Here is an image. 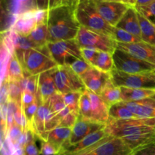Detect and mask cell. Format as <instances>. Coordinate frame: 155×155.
<instances>
[{
    "instance_id": "6da1fadb",
    "label": "cell",
    "mask_w": 155,
    "mask_h": 155,
    "mask_svg": "<svg viewBox=\"0 0 155 155\" xmlns=\"http://www.w3.org/2000/svg\"><path fill=\"white\" fill-rule=\"evenodd\" d=\"M104 130L108 136L122 139L135 152L155 140V118L109 119Z\"/></svg>"
},
{
    "instance_id": "2e32d148",
    "label": "cell",
    "mask_w": 155,
    "mask_h": 155,
    "mask_svg": "<svg viewBox=\"0 0 155 155\" xmlns=\"http://www.w3.org/2000/svg\"><path fill=\"white\" fill-rule=\"evenodd\" d=\"M81 79L87 90L100 95L106 83L110 80V73H105L94 67H91Z\"/></svg>"
},
{
    "instance_id": "1f68e13d",
    "label": "cell",
    "mask_w": 155,
    "mask_h": 155,
    "mask_svg": "<svg viewBox=\"0 0 155 155\" xmlns=\"http://www.w3.org/2000/svg\"><path fill=\"white\" fill-rule=\"evenodd\" d=\"M113 39L117 42H122V43H134V42L142 41L140 38L117 27H114V29Z\"/></svg>"
},
{
    "instance_id": "8992f818",
    "label": "cell",
    "mask_w": 155,
    "mask_h": 155,
    "mask_svg": "<svg viewBox=\"0 0 155 155\" xmlns=\"http://www.w3.org/2000/svg\"><path fill=\"white\" fill-rule=\"evenodd\" d=\"M60 120L51 110L47 103H40L35 114L30 131L36 138L47 142L48 135L51 130L59 127Z\"/></svg>"
},
{
    "instance_id": "ee69618b",
    "label": "cell",
    "mask_w": 155,
    "mask_h": 155,
    "mask_svg": "<svg viewBox=\"0 0 155 155\" xmlns=\"http://www.w3.org/2000/svg\"><path fill=\"white\" fill-rule=\"evenodd\" d=\"M101 1L105 2H122L121 0H101Z\"/></svg>"
},
{
    "instance_id": "d6986e66",
    "label": "cell",
    "mask_w": 155,
    "mask_h": 155,
    "mask_svg": "<svg viewBox=\"0 0 155 155\" xmlns=\"http://www.w3.org/2000/svg\"><path fill=\"white\" fill-rule=\"evenodd\" d=\"M115 27L122 29L137 37L141 38L142 32H141V26L139 23L138 12L136 8L130 7L125 15H124L117 25Z\"/></svg>"
},
{
    "instance_id": "7402d4cb",
    "label": "cell",
    "mask_w": 155,
    "mask_h": 155,
    "mask_svg": "<svg viewBox=\"0 0 155 155\" xmlns=\"http://www.w3.org/2000/svg\"><path fill=\"white\" fill-rule=\"evenodd\" d=\"M99 95L109 107L123 101L120 88L115 86L110 78L103 88Z\"/></svg>"
},
{
    "instance_id": "44dd1931",
    "label": "cell",
    "mask_w": 155,
    "mask_h": 155,
    "mask_svg": "<svg viewBox=\"0 0 155 155\" xmlns=\"http://www.w3.org/2000/svg\"><path fill=\"white\" fill-rule=\"evenodd\" d=\"M24 79H25V76H24L22 65L20 63L15 52H14L11 55L7 71H6L5 77L3 81L5 80L8 82H20L21 83Z\"/></svg>"
},
{
    "instance_id": "7bdbcfd3",
    "label": "cell",
    "mask_w": 155,
    "mask_h": 155,
    "mask_svg": "<svg viewBox=\"0 0 155 155\" xmlns=\"http://www.w3.org/2000/svg\"><path fill=\"white\" fill-rule=\"evenodd\" d=\"M122 2L125 3L126 5H129L130 7H134L136 8V3H137V0H121Z\"/></svg>"
},
{
    "instance_id": "74e56055",
    "label": "cell",
    "mask_w": 155,
    "mask_h": 155,
    "mask_svg": "<svg viewBox=\"0 0 155 155\" xmlns=\"http://www.w3.org/2000/svg\"><path fill=\"white\" fill-rule=\"evenodd\" d=\"M98 51H100V50L92 48H81V53L83 59L86 60L91 65H92V61H93L94 58H95Z\"/></svg>"
},
{
    "instance_id": "ab89813d",
    "label": "cell",
    "mask_w": 155,
    "mask_h": 155,
    "mask_svg": "<svg viewBox=\"0 0 155 155\" xmlns=\"http://www.w3.org/2000/svg\"><path fill=\"white\" fill-rule=\"evenodd\" d=\"M58 151L48 142L42 141L41 142V155H57Z\"/></svg>"
},
{
    "instance_id": "4316f807",
    "label": "cell",
    "mask_w": 155,
    "mask_h": 155,
    "mask_svg": "<svg viewBox=\"0 0 155 155\" xmlns=\"http://www.w3.org/2000/svg\"><path fill=\"white\" fill-rule=\"evenodd\" d=\"M129 109L139 118H155V107L139 101H124Z\"/></svg>"
},
{
    "instance_id": "8d00e7d4",
    "label": "cell",
    "mask_w": 155,
    "mask_h": 155,
    "mask_svg": "<svg viewBox=\"0 0 155 155\" xmlns=\"http://www.w3.org/2000/svg\"><path fill=\"white\" fill-rule=\"evenodd\" d=\"M36 136H33L24 147V155H40V150L36 144Z\"/></svg>"
},
{
    "instance_id": "b9f144b4",
    "label": "cell",
    "mask_w": 155,
    "mask_h": 155,
    "mask_svg": "<svg viewBox=\"0 0 155 155\" xmlns=\"http://www.w3.org/2000/svg\"><path fill=\"white\" fill-rule=\"evenodd\" d=\"M154 1V0H137V3H136V8L146 5L150 4V3Z\"/></svg>"
},
{
    "instance_id": "7a4b0ae2",
    "label": "cell",
    "mask_w": 155,
    "mask_h": 155,
    "mask_svg": "<svg viewBox=\"0 0 155 155\" xmlns=\"http://www.w3.org/2000/svg\"><path fill=\"white\" fill-rule=\"evenodd\" d=\"M47 26L50 42L75 39L80 25L77 21L74 8L60 5L48 11Z\"/></svg>"
},
{
    "instance_id": "8fae6325",
    "label": "cell",
    "mask_w": 155,
    "mask_h": 155,
    "mask_svg": "<svg viewBox=\"0 0 155 155\" xmlns=\"http://www.w3.org/2000/svg\"><path fill=\"white\" fill-rule=\"evenodd\" d=\"M134 152L124 141L113 136H107L87 151L78 155H133Z\"/></svg>"
},
{
    "instance_id": "e575fe53",
    "label": "cell",
    "mask_w": 155,
    "mask_h": 155,
    "mask_svg": "<svg viewBox=\"0 0 155 155\" xmlns=\"http://www.w3.org/2000/svg\"><path fill=\"white\" fill-rule=\"evenodd\" d=\"M69 66H71V68L74 70V71L77 75L81 77V76H83L92 67V65L83 58L77 59V60L73 62Z\"/></svg>"
},
{
    "instance_id": "30bf717a",
    "label": "cell",
    "mask_w": 155,
    "mask_h": 155,
    "mask_svg": "<svg viewBox=\"0 0 155 155\" xmlns=\"http://www.w3.org/2000/svg\"><path fill=\"white\" fill-rule=\"evenodd\" d=\"M114 69L128 74H141L155 71V66L117 48L113 53Z\"/></svg>"
},
{
    "instance_id": "52a82bcc",
    "label": "cell",
    "mask_w": 155,
    "mask_h": 155,
    "mask_svg": "<svg viewBox=\"0 0 155 155\" xmlns=\"http://www.w3.org/2000/svg\"><path fill=\"white\" fill-rule=\"evenodd\" d=\"M75 39L80 48H92L111 54L117 48V42L112 37L82 26Z\"/></svg>"
},
{
    "instance_id": "277c9868",
    "label": "cell",
    "mask_w": 155,
    "mask_h": 155,
    "mask_svg": "<svg viewBox=\"0 0 155 155\" xmlns=\"http://www.w3.org/2000/svg\"><path fill=\"white\" fill-rule=\"evenodd\" d=\"M74 14L80 26L113 38L114 27L101 17L95 0H86L78 3L74 8Z\"/></svg>"
},
{
    "instance_id": "7c38bea8",
    "label": "cell",
    "mask_w": 155,
    "mask_h": 155,
    "mask_svg": "<svg viewBox=\"0 0 155 155\" xmlns=\"http://www.w3.org/2000/svg\"><path fill=\"white\" fill-rule=\"evenodd\" d=\"M48 11L30 9L19 14L10 29L27 36L37 25L47 23Z\"/></svg>"
},
{
    "instance_id": "d4e9b609",
    "label": "cell",
    "mask_w": 155,
    "mask_h": 155,
    "mask_svg": "<svg viewBox=\"0 0 155 155\" xmlns=\"http://www.w3.org/2000/svg\"><path fill=\"white\" fill-rule=\"evenodd\" d=\"M92 66L105 73H110L114 69L113 54L98 51L92 63Z\"/></svg>"
},
{
    "instance_id": "5bb4252c",
    "label": "cell",
    "mask_w": 155,
    "mask_h": 155,
    "mask_svg": "<svg viewBox=\"0 0 155 155\" xmlns=\"http://www.w3.org/2000/svg\"><path fill=\"white\" fill-rule=\"evenodd\" d=\"M97 9L103 18L115 27L127 12L130 6L122 2H105L95 0Z\"/></svg>"
},
{
    "instance_id": "ffe728a7",
    "label": "cell",
    "mask_w": 155,
    "mask_h": 155,
    "mask_svg": "<svg viewBox=\"0 0 155 155\" xmlns=\"http://www.w3.org/2000/svg\"><path fill=\"white\" fill-rule=\"evenodd\" d=\"M71 132H72V128L62 127H56L48 133L47 142H49L59 153L69 139Z\"/></svg>"
},
{
    "instance_id": "3957f363",
    "label": "cell",
    "mask_w": 155,
    "mask_h": 155,
    "mask_svg": "<svg viewBox=\"0 0 155 155\" xmlns=\"http://www.w3.org/2000/svg\"><path fill=\"white\" fill-rule=\"evenodd\" d=\"M15 52L22 65L25 78L39 75L58 67L47 45L33 46L28 49Z\"/></svg>"
},
{
    "instance_id": "9c48e42d",
    "label": "cell",
    "mask_w": 155,
    "mask_h": 155,
    "mask_svg": "<svg viewBox=\"0 0 155 155\" xmlns=\"http://www.w3.org/2000/svg\"><path fill=\"white\" fill-rule=\"evenodd\" d=\"M54 78L58 92L62 95L70 92H83L86 89L81 77L69 65L55 68Z\"/></svg>"
},
{
    "instance_id": "f1b7e54d",
    "label": "cell",
    "mask_w": 155,
    "mask_h": 155,
    "mask_svg": "<svg viewBox=\"0 0 155 155\" xmlns=\"http://www.w3.org/2000/svg\"><path fill=\"white\" fill-rule=\"evenodd\" d=\"M138 16L141 26L142 40L155 46V25L139 12H138Z\"/></svg>"
},
{
    "instance_id": "ac0fdd59",
    "label": "cell",
    "mask_w": 155,
    "mask_h": 155,
    "mask_svg": "<svg viewBox=\"0 0 155 155\" xmlns=\"http://www.w3.org/2000/svg\"><path fill=\"white\" fill-rule=\"evenodd\" d=\"M87 91L90 98L89 120L106 125L109 120V106L99 95Z\"/></svg>"
},
{
    "instance_id": "cb8c5ba5",
    "label": "cell",
    "mask_w": 155,
    "mask_h": 155,
    "mask_svg": "<svg viewBox=\"0 0 155 155\" xmlns=\"http://www.w3.org/2000/svg\"><path fill=\"white\" fill-rule=\"evenodd\" d=\"M121 89L123 101H138L154 95V89H130L127 87H120Z\"/></svg>"
},
{
    "instance_id": "ba28073f",
    "label": "cell",
    "mask_w": 155,
    "mask_h": 155,
    "mask_svg": "<svg viewBox=\"0 0 155 155\" xmlns=\"http://www.w3.org/2000/svg\"><path fill=\"white\" fill-rule=\"evenodd\" d=\"M47 45L58 66L71 65L77 59L83 58L76 39L49 42Z\"/></svg>"
},
{
    "instance_id": "f35d334b",
    "label": "cell",
    "mask_w": 155,
    "mask_h": 155,
    "mask_svg": "<svg viewBox=\"0 0 155 155\" xmlns=\"http://www.w3.org/2000/svg\"><path fill=\"white\" fill-rule=\"evenodd\" d=\"M133 155H155V140L135 151Z\"/></svg>"
},
{
    "instance_id": "603a6c76",
    "label": "cell",
    "mask_w": 155,
    "mask_h": 155,
    "mask_svg": "<svg viewBox=\"0 0 155 155\" xmlns=\"http://www.w3.org/2000/svg\"><path fill=\"white\" fill-rule=\"evenodd\" d=\"M27 37L34 46H42V45H48V42H50V36L47 23L36 26Z\"/></svg>"
},
{
    "instance_id": "f6af8a7d",
    "label": "cell",
    "mask_w": 155,
    "mask_h": 155,
    "mask_svg": "<svg viewBox=\"0 0 155 155\" xmlns=\"http://www.w3.org/2000/svg\"><path fill=\"white\" fill-rule=\"evenodd\" d=\"M84 1H86V0H79V3L81 2H84Z\"/></svg>"
},
{
    "instance_id": "d6a6232c",
    "label": "cell",
    "mask_w": 155,
    "mask_h": 155,
    "mask_svg": "<svg viewBox=\"0 0 155 155\" xmlns=\"http://www.w3.org/2000/svg\"><path fill=\"white\" fill-rule=\"evenodd\" d=\"M37 85H38V75L30 76V77H26L22 82L23 91H26L33 95H36L37 93Z\"/></svg>"
},
{
    "instance_id": "836d02e7",
    "label": "cell",
    "mask_w": 155,
    "mask_h": 155,
    "mask_svg": "<svg viewBox=\"0 0 155 155\" xmlns=\"http://www.w3.org/2000/svg\"><path fill=\"white\" fill-rule=\"evenodd\" d=\"M136 10L142 14L148 21L155 25V0L146 5L136 8Z\"/></svg>"
},
{
    "instance_id": "d590c367",
    "label": "cell",
    "mask_w": 155,
    "mask_h": 155,
    "mask_svg": "<svg viewBox=\"0 0 155 155\" xmlns=\"http://www.w3.org/2000/svg\"><path fill=\"white\" fill-rule=\"evenodd\" d=\"M32 8L41 11H48L54 6L55 0H31Z\"/></svg>"
},
{
    "instance_id": "f546056e",
    "label": "cell",
    "mask_w": 155,
    "mask_h": 155,
    "mask_svg": "<svg viewBox=\"0 0 155 155\" xmlns=\"http://www.w3.org/2000/svg\"><path fill=\"white\" fill-rule=\"evenodd\" d=\"M82 92H70L64 94V100L67 107L69 109L70 112L74 116L78 117L80 114V101Z\"/></svg>"
},
{
    "instance_id": "9a60e30c",
    "label": "cell",
    "mask_w": 155,
    "mask_h": 155,
    "mask_svg": "<svg viewBox=\"0 0 155 155\" xmlns=\"http://www.w3.org/2000/svg\"><path fill=\"white\" fill-rule=\"evenodd\" d=\"M117 48L155 66V46L154 45L143 41L134 43L117 42Z\"/></svg>"
},
{
    "instance_id": "484cf974",
    "label": "cell",
    "mask_w": 155,
    "mask_h": 155,
    "mask_svg": "<svg viewBox=\"0 0 155 155\" xmlns=\"http://www.w3.org/2000/svg\"><path fill=\"white\" fill-rule=\"evenodd\" d=\"M46 103L48 104L51 110L57 115V117L60 120V122L63 118H64L71 113L69 109L67 107L65 104L63 95L59 92L53 95Z\"/></svg>"
},
{
    "instance_id": "4dcf8cb0",
    "label": "cell",
    "mask_w": 155,
    "mask_h": 155,
    "mask_svg": "<svg viewBox=\"0 0 155 155\" xmlns=\"http://www.w3.org/2000/svg\"><path fill=\"white\" fill-rule=\"evenodd\" d=\"M23 89L20 82H8V101L21 106Z\"/></svg>"
},
{
    "instance_id": "e0dca14e",
    "label": "cell",
    "mask_w": 155,
    "mask_h": 155,
    "mask_svg": "<svg viewBox=\"0 0 155 155\" xmlns=\"http://www.w3.org/2000/svg\"><path fill=\"white\" fill-rule=\"evenodd\" d=\"M54 69L55 68H53L50 71H47L38 75L36 95L42 104L46 103L53 95L58 92L54 82Z\"/></svg>"
},
{
    "instance_id": "83f0119b",
    "label": "cell",
    "mask_w": 155,
    "mask_h": 155,
    "mask_svg": "<svg viewBox=\"0 0 155 155\" xmlns=\"http://www.w3.org/2000/svg\"><path fill=\"white\" fill-rule=\"evenodd\" d=\"M139 118L127 107L124 101L113 104L109 107V119L116 120H130Z\"/></svg>"
},
{
    "instance_id": "5b68a950",
    "label": "cell",
    "mask_w": 155,
    "mask_h": 155,
    "mask_svg": "<svg viewBox=\"0 0 155 155\" xmlns=\"http://www.w3.org/2000/svg\"><path fill=\"white\" fill-rule=\"evenodd\" d=\"M110 77L114 84L117 87L155 90V71L141 74H128L114 69L110 72Z\"/></svg>"
},
{
    "instance_id": "60d3db41",
    "label": "cell",
    "mask_w": 155,
    "mask_h": 155,
    "mask_svg": "<svg viewBox=\"0 0 155 155\" xmlns=\"http://www.w3.org/2000/svg\"><path fill=\"white\" fill-rule=\"evenodd\" d=\"M36 95H33V94L30 93L28 92H26V91H23L22 99H21V107H22V110H24L25 107H27V106L30 105L33 102V100L36 98Z\"/></svg>"
},
{
    "instance_id": "4fadbf2b",
    "label": "cell",
    "mask_w": 155,
    "mask_h": 155,
    "mask_svg": "<svg viewBox=\"0 0 155 155\" xmlns=\"http://www.w3.org/2000/svg\"><path fill=\"white\" fill-rule=\"evenodd\" d=\"M105 127V124H99V123L94 122V121L78 117L77 121H76V124L72 127L71 136H70L68 142L65 143L63 148H61V150L77 143L80 141L83 140L86 136H89L92 133L104 130Z\"/></svg>"
}]
</instances>
